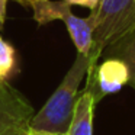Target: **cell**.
Instances as JSON below:
<instances>
[{
	"instance_id": "obj_8",
	"label": "cell",
	"mask_w": 135,
	"mask_h": 135,
	"mask_svg": "<svg viewBox=\"0 0 135 135\" xmlns=\"http://www.w3.org/2000/svg\"><path fill=\"white\" fill-rule=\"evenodd\" d=\"M18 73L19 61L15 47L0 36V83H9Z\"/></svg>"
},
{
	"instance_id": "obj_4",
	"label": "cell",
	"mask_w": 135,
	"mask_h": 135,
	"mask_svg": "<svg viewBox=\"0 0 135 135\" xmlns=\"http://www.w3.org/2000/svg\"><path fill=\"white\" fill-rule=\"evenodd\" d=\"M86 90L90 91L94 102H100L105 96L120 91L125 84H129V71L126 64L119 58L106 57L102 64H90L87 70Z\"/></svg>"
},
{
	"instance_id": "obj_7",
	"label": "cell",
	"mask_w": 135,
	"mask_h": 135,
	"mask_svg": "<svg viewBox=\"0 0 135 135\" xmlns=\"http://www.w3.org/2000/svg\"><path fill=\"white\" fill-rule=\"evenodd\" d=\"M103 52L106 57L119 58L125 62L129 71V84L135 90V26L116 41L109 44Z\"/></svg>"
},
{
	"instance_id": "obj_3",
	"label": "cell",
	"mask_w": 135,
	"mask_h": 135,
	"mask_svg": "<svg viewBox=\"0 0 135 135\" xmlns=\"http://www.w3.org/2000/svg\"><path fill=\"white\" fill-rule=\"evenodd\" d=\"M35 110L12 84L0 83V135H25Z\"/></svg>"
},
{
	"instance_id": "obj_2",
	"label": "cell",
	"mask_w": 135,
	"mask_h": 135,
	"mask_svg": "<svg viewBox=\"0 0 135 135\" xmlns=\"http://www.w3.org/2000/svg\"><path fill=\"white\" fill-rule=\"evenodd\" d=\"M91 15L94 31L89 55L99 60L109 44L135 26V0H99Z\"/></svg>"
},
{
	"instance_id": "obj_6",
	"label": "cell",
	"mask_w": 135,
	"mask_h": 135,
	"mask_svg": "<svg viewBox=\"0 0 135 135\" xmlns=\"http://www.w3.org/2000/svg\"><path fill=\"white\" fill-rule=\"evenodd\" d=\"M94 106H96V102L91 93L84 89L77 96L67 135H93Z\"/></svg>"
},
{
	"instance_id": "obj_12",
	"label": "cell",
	"mask_w": 135,
	"mask_h": 135,
	"mask_svg": "<svg viewBox=\"0 0 135 135\" xmlns=\"http://www.w3.org/2000/svg\"><path fill=\"white\" fill-rule=\"evenodd\" d=\"M13 2H18V3H22V4H28V6H32L35 2L38 0H13Z\"/></svg>"
},
{
	"instance_id": "obj_9",
	"label": "cell",
	"mask_w": 135,
	"mask_h": 135,
	"mask_svg": "<svg viewBox=\"0 0 135 135\" xmlns=\"http://www.w3.org/2000/svg\"><path fill=\"white\" fill-rule=\"evenodd\" d=\"M68 3L73 6V4H77V6H84V7H89V9L93 10L94 7L97 6L99 0H65Z\"/></svg>"
},
{
	"instance_id": "obj_10",
	"label": "cell",
	"mask_w": 135,
	"mask_h": 135,
	"mask_svg": "<svg viewBox=\"0 0 135 135\" xmlns=\"http://www.w3.org/2000/svg\"><path fill=\"white\" fill-rule=\"evenodd\" d=\"M7 2H9V0H0V29L3 28V25H4V19H6Z\"/></svg>"
},
{
	"instance_id": "obj_5",
	"label": "cell",
	"mask_w": 135,
	"mask_h": 135,
	"mask_svg": "<svg viewBox=\"0 0 135 135\" xmlns=\"http://www.w3.org/2000/svg\"><path fill=\"white\" fill-rule=\"evenodd\" d=\"M65 23L70 38L73 39L77 48V52L83 55H89L93 45V31H94V18L89 15L87 18H79L71 12V4L68 3L62 10L61 19Z\"/></svg>"
},
{
	"instance_id": "obj_1",
	"label": "cell",
	"mask_w": 135,
	"mask_h": 135,
	"mask_svg": "<svg viewBox=\"0 0 135 135\" xmlns=\"http://www.w3.org/2000/svg\"><path fill=\"white\" fill-rule=\"evenodd\" d=\"M93 62H97L94 57L77 52L73 65L67 71L60 86L45 102V105L33 115L31 128L47 131L55 135H67L73 118L74 105L79 96V87L87 74L90 64Z\"/></svg>"
},
{
	"instance_id": "obj_11",
	"label": "cell",
	"mask_w": 135,
	"mask_h": 135,
	"mask_svg": "<svg viewBox=\"0 0 135 135\" xmlns=\"http://www.w3.org/2000/svg\"><path fill=\"white\" fill-rule=\"evenodd\" d=\"M25 135H55V134H51V132H47V131H39V129L29 128Z\"/></svg>"
}]
</instances>
